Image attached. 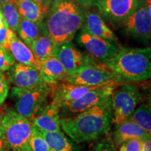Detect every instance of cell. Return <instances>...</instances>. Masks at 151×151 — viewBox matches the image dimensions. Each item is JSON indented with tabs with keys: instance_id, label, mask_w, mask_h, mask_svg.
I'll list each match as a JSON object with an SVG mask.
<instances>
[{
	"instance_id": "1",
	"label": "cell",
	"mask_w": 151,
	"mask_h": 151,
	"mask_svg": "<svg viewBox=\"0 0 151 151\" xmlns=\"http://www.w3.org/2000/svg\"><path fill=\"white\" fill-rule=\"evenodd\" d=\"M113 120L111 97L76 116L60 120L61 128L76 143L93 141L107 134Z\"/></svg>"
},
{
	"instance_id": "2",
	"label": "cell",
	"mask_w": 151,
	"mask_h": 151,
	"mask_svg": "<svg viewBox=\"0 0 151 151\" xmlns=\"http://www.w3.org/2000/svg\"><path fill=\"white\" fill-rule=\"evenodd\" d=\"M84 10L77 0H53L42 22L43 33L57 45L71 41L83 25Z\"/></svg>"
},
{
	"instance_id": "3",
	"label": "cell",
	"mask_w": 151,
	"mask_h": 151,
	"mask_svg": "<svg viewBox=\"0 0 151 151\" xmlns=\"http://www.w3.org/2000/svg\"><path fill=\"white\" fill-rule=\"evenodd\" d=\"M150 48H120L104 64L120 83H129L150 78Z\"/></svg>"
},
{
	"instance_id": "4",
	"label": "cell",
	"mask_w": 151,
	"mask_h": 151,
	"mask_svg": "<svg viewBox=\"0 0 151 151\" xmlns=\"http://www.w3.org/2000/svg\"><path fill=\"white\" fill-rule=\"evenodd\" d=\"M5 131L7 150L32 151L30 141L33 131L32 121L16 111L9 110L1 119Z\"/></svg>"
},
{
	"instance_id": "5",
	"label": "cell",
	"mask_w": 151,
	"mask_h": 151,
	"mask_svg": "<svg viewBox=\"0 0 151 151\" xmlns=\"http://www.w3.org/2000/svg\"><path fill=\"white\" fill-rule=\"evenodd\" d=\"M64 82L88 87H116L122 84L104 64L97 62L92 57L76 72L69 76Z\"/></svg>"
},
{
	"instance_id": "6",
	"label": "cell",
	"mask_w": 151,
	"mask_h": 151,
	"mask_svg": "<svg viewBox=\"0 0 151 151\" xmlns=\"http://www.w3.org/2000/svg\"><path fill=\"white\" fill-rule=\"evenodd\" d=\"M51 90V86L45 83L28 89H19L14 87L12 94L16 98V111L32 121L41 111Z\"/></svg>"
},
{
	"instance_id": "7",
	"label": "cell",
	"mask_w": 151,
	"mask_h": 151,
	"mask_svg": "<svg viewBox=\"0 0 151 151\" xmlns=\"http://www.w3.org/2000/svg\"><path fill=\"white\" fill-rule=\"evenodd\" d=\"M141 99L137 87L130 83H122L115 88L111 94L112 124H118L129 119Z\"/></svg>"
},
{
	"instance_id": "8",
	"label": "cell",
	"mask_w": 151,
	"mask_h": 151,
	"mask_svg": "<svg viewBox=\"0 0 151 151\" xmlns=\"http://www.w3.org/2000/svg\"><path fill=\"white\" fill-rule=\"evenodd\" d=\"M142 5V0H92L86 7H93L104 20L122 24Z\"/></svg>"
},
{
	"instance_id": "9",
	"label": "cell",
	"mask_w": 151,
	"mask_h": 151,
	"mask_svg": "<svg viewBox=\"0 0 151 151\" xmlns=\"http://www.w3.org/2000/svg\"><path fill=\"white\" fill-rule=\"evenodd\" d=\"M77 41L90 57L101 63H105L113 58L121 48L116 41L95 37L83 29L80 30Z\"/></svg>"
},
{
	"instance_id": "10",
	"label": "cell",
	"mask_w": 151,
	"mask_h": 151,
	"mask_svg": "<svg viewBox=\"0 0 151 151\" xmlns=\"http://www.w3.org/2000/svg\"><path fill=\"white\" fill-rule=\"evenodd\" d=\"M130 38L142 43H148L151 38V17L146 6L142 5L122 24Z\"/></svg>"
},
{
	"instance_id": "11",
	"label": "cell",
	"mask_w": 151,
	"mask_h": 151,
	"mask_svg": "<svg viewBox=\"0 0 151 151\" xmlns=\"http://www.w3.org/2000/svg\"><path fill=\"white\" fill-rule=\"evenodd\" d=\"M115 88L114 86L98 87L78 99L63 103L60 107L67 109L71 113H79L110 99Z\"/></svg>"
},
{
	"instance_id": "12",
	"label": "cell",
	"mask_w": 151,
	"mask_h": 151,
	"mask_svg": "<svg viewBox=\"0 0 151 151\" xmlns=\"http://www.w3.org/2000/svg\"><path fill=\"white\" fill-rule=\"evenodd\" d=\"M53 56L61 62L68 73V76L73 74L86 64L90 57L86 55L76 48L71 41L57 45Z\"/></svg>"
},
{
	"instance_id": "13",
	"label": "cell",
	"mask_w": 151,
	"mask_h": 151,
	"mask_svg": "<svg viewBox=\"0 0 151 151\" xmlns=\"http://www.w3.org/2000/svg\"><path fill=\"white\" fill-rule=\"evenodd\" d=\"M12 67L10 79L15 88L28 89L44 83L38 68L21 63L14 64Z\"/></svg>"
},
{
	"instance_id": "14",
	"label": "cell",
	"mask_w": 151,
	"mask_h": 151,
	"mask_svg": "<svg viewBox=\"0 0 151 151\" xmlns=\"http://www.w3.org/2000/svg\"><path fill=\"white\" fill-rule=\"evenodd\" d=\"M84 13V23L81 29L95 37L118 41V38L114 32L108 27L104 19L93 7H85Z\"/></svg>"
},
{
	"instance_id": "15",
	"label": "cell",
	"mask_w": 151,
	"mask_h": 151,
	"mask_svg": "<svg viewBox=\"0 0 151 151\" xmlns=\"http://www.w3.org/2000/svg\"><path fill=\"white\" fill-rule=\"evenodd\" d=\"M38 69L43 82L50 86H55L60 81L64 82L68 77L61 62L55 56L39 60Z\"/></svg>"
},
{
	"instance_id": "16",
	"label": "cell",
	"mask_w": 151,
	"mask_h": 151,
	"mask_svg": "<svg viewBox=\"0 0 151 151\" xmlns=\"http://www.w3.org/2000/svg\"><path fill=\"white\" fill-rule=\"evenodd\" d=\"M60 107L53 101L45 107L32 120L33 126L40 131H62L59 115Z\"/></svg>"
},
{
	"instance_id": "17",
	"label": "cell",
	"mask_w": 151,
	"mask_h": 151,
	"mask_svg": "<svg viewBox=\"0 0 151 151\" xmlns=\"http://www.w3.org/2000/svg\"><path fill=\"white\" fill-rule=\"evenodd\" d=\"M53 92V102L60 107L62 104L78 99L86 92L98 87H88L79 85L71 84L63 82L61 84L55 85Z\"/></svg>"
},
{
	"instance_id": "18",
	"label": "cell",
	"mask_w": 151,
	"mask_h": 151,
	"mask_svg": "<svg viewBox=\"0 0 151 151\" xmlns=\"http://www.w3.org/2000/svg\"><path fill=\"white\" fill-rule=\"evenodd\" d=\"M149 137H150V134L128 119L122 123L116 124L113 140L115 145L120 146V144L129 139H139L143 141Z\"/></svg>"
},
{
	"instance_id": "19",
	"label": "cell",
	"mask_w": 151,
	"mask_h": 151,
	"mask_svg": "<svg viewBox=\"0 0 151 151\" xmlns=\"http://www.w3.org/2000/svg\"><path fill=\"white\" fill-rule=\"evenodd\" d=\"M7 49L18 63L38 68L39 61L34 55L31 49L21 39H19L16 34L11 38Z\"/></svg>"
},
{
	"instance_id": "20",
	"label": "cell",
	"mask_w": 151,
	"mask_h": 151,
	"mask_svg": "<svg viewBox=\"0 0 151 151\" xmlns=\"http://www.w3.org/2000/svg\"><path fill=\"white\" fill-rule=\"evenodd\" d=\"M22 18L37 23H41L46 14L35 0H14Z\"/></svg>"
},
{
	"instance_id": "21",
	"label": "cell",
	"mask_w": 151,
	"mask_h": 151,
	"mask_svg": "<svg viewBox=\"0 0 151 151\" xmlns=\"http://www.w3.org/2000/svg\"><path fill=\"white\" fill-rule=\"evenodd\" d=\"M39 131L52 151H77L73 143L62 131Z\"/></svg>"
},
{
	"instance_id": "22",
	"label": "cell",
	"mask_w": 151,
	"mask_h": 151,
	"mask_svg": "<svg viewBox=\"0 0 151 151\" xmlns=\"http://www.w3.org/2000/svg\"><path fill=\"white\" fill-rule=\"evenodd\" d=\"M57 44L46 34L43 33L32 41L29 48L38 61L54 55Z\"/></svg>"
},
{
	"instance_id": "23",
	"label": "cell",
	"mask_w": 151,
	"mask_h": 151,
	"mask_svg": "<svg viewBox=\"0 0 151 151\" xmlns=\"http://www.w3.org/2000/svg\"><path fill=\"white\" fill-rule=\"evenodd\" d=\"M16 32L20 39L29 48L32 41L42 34V22L37 23L21 18Z\"/></svg>"
},
{
	"instance_id": "24",
	"label": "cell",
	"mask_w": 151,
	"mask_h": 151,
	"mask_svg": "<svg viewBox=\"0 0 151 151\" xmlns=\"http://www.w3.org/2000/svg\"><path fill=\"white\" fill-rule=\"evenodd\" d=\"M129 120H132L147 133L151 134V112L150 106L148 104H141L139 108H136Z\"/></svg>"
},
{
	"instance_id": "25",
	"label": "cell",
	"mask_w": 151,
	"mask_h": 151,
	"mask_svg": "<svg viewBox=\"0 0 151 151\" xmlns=\"http://www.w3.org/2000/svg\"><path fill=\"white\" fill-rule=\"evenodd\" d=\"M0 10L8 27L16 32L22 18L19 14L14 0L0 5Z\"/></svg>"
},
{
	"instance_id": "26",
	"label": "cell",
	"mask_w": 151,
	"mask_h": 151,
	"mask_svg": "<svg viewBox=\"0 0 151 151\" xmlns=\"http://www.w3.org/2000/svg\"><path fill=\"white\" fill-rule=\"evenodd\" d=\"M32 151H52L40 132L33 126L32 135L30 141Z\"/></svg>"
},
{
	"instance_id": "27",
	"label": "cell",
	"mask_w": 151,
	"mask_h": 151,
	"mask_svg": "<svg viewBox=\"0 0 151 151\" xmlns=\"http://www.w3.org/2000/svg\"><path fill=\"white\" fill-rule=\"evenodd\" d=\"M15 62L16 60L8 49L0 46V71L3 72L10 69Z\"/></svg>"
},
{
	"instance_id": "28",
	"label": "cell",
	"mask_w": 151,
	"mask_h": 151,
	"mask_svg": "<svg viewBox=\"0 0 151 151\" xmlns=\"http://www.w3.org/2000/svg\"><path fill=\"white\" fill-rule=\"evenodd\" d=\"M93 151H116V145L112 138L106 137L96 143Z\"/></svg>"
},
{
	"instance_id": "29",
	"label": "cell",
	"mask_w": 151,
	"mask_h": 151,
	"mask_svg": "<svg viewBox=\"0 0 151 151\" xmlns=\"http://www.w3.org/2000/svg\"><path fill=\"white\" fill-rule=\"evenodd\" d=\"M142 140L132 139L125 141L120 145L118 151H141Z\"/></svg>"
},
{
	"instance_id": "30",
	"label": "cell",
	"mask_w": 151,
	"mask_h": 151,
	"mask_svg": "<svg viewBox=\"0 0 151 151\" xmlns=\"http://www.w3.org/2000/svg\"><path fill=\"white\" fill-rule=\"evenodd\" d=\"M15 34L16 32L11 29L8 26L0 28V46L8 48L9 42Z\"/></svg>"
},
{
	"instance_id": "31",
	"label": "cell",
	"mask_w": 151,
	"mask_h": 151,
	"mask_svg": "<svg viewBox=\"0 0 151 151\" xmlns=\"http://www.w3.org/2000/svg\"><path fill=\"white\" fill-rule=\"evenodd\" d=\"M9 91L8 81L3 72L0 71V105L4 102Z\"/></svg>"
},
{
	"instance_id": "32",
	"label": "cell",
	"mask_w": 151,
	"mask_h": 151,
	"mask_svg": "<svg viewBox=\"0 0 151 151\" xmlns=\"http://www.w3.org/2000/svg\"><path fill=\"white\" fill-rule=\"evenodd\" d=\"M7 150L6 142L5 131L2 124L0 120V151H6Z\"/></svg>"
},
{
	"instance_id": "33",
	"label": "cell",
	"mask_w": 151,
	"mask_h": 151,
	"mask_svg": "<svg viewBox=\"0 0 151 151\" xmlns=\"http://www.w3.org/2000/svg\"><path fill=\"white\" fill-rule=\"evenodd\" d=\"M35 1L40 6L41 9L46 15L47 11H48L49 7H50L53 0H35Z\"/></svg>"
},
{
	"instance_id": "34",
	"label": "cell",
	"mask_w": 151,
	"mask_h": 151,
	"mask_svg": "<svg viewBox=\"0 0 151 151\" xmlns=\"http://www.w3.org/2000/svg\"><path fill=\"white\" fill-rule=\"evenodd\" d=\"M141 151H151L150 137L147 138V139L142 141Z\"/></svg>"
},
{
	"instance_id": "35",
	"label": "cell",
	"mask_w": 151,
	"mask_h": 151,
	"mask_svg": "<svg viewBox=\"0 0 151 151\" xmlns=\"http://www.w3.org/2000/svg\"><path fill=\"white\" fill-rule=\"evenodd\" d=\"M4 26H8V25H7V24L6 23L4 18L3 17L2 13H1V10H0V28L4 27Z\"/></svg>"
},
{
	"instance_id": "36",
	"label": "cell",
	"mask_w": 151,
	"mask_h": 151,
	"mask_svg": "<svg viewBox=\"0 0 151 151\" xmlns=\"http://www.w3.org/2000/svg\"><path fill=\"white\" fill-rule=\"evenodd\" d=\"M79 3L81 4V5L83 6V7H86L88 6V4L91 2L92 0H77Z\"/></svg>"
},
{
	"instance_id": "37",
	"label": "cell",
	"mask_w": 151,
	"mask_h": 151,
	"mask_svg": "<svg viewBox=\"0 0 151 151\" xmlns=\"http://www.w3.org/2000/svg\"><path fill=\"white\" fill-rule=\"evenodd\" d=\"M13 1V0H0V5L3 4L8 2V1Z\"/></svg>"
},
{
	"instance_id": "38",
	"label": "cell",
	"mask_w": 151,
	"mask_h": 151,
	"mask_svg": "<svg viewBox=\"0 0 151 151\" xmlns=\"http://www.w3.org/2000/svg\"><path fill=\"white\" fill-rule=\"evenodd\" d=\"M6 151H11V150H6Z\"/></svg>"
},
{
	"instance_id": "39",
	"label": "cell",
	"mask_w": 151,
	"mask_h": 151,
	"mask_svg": "<svg viewBox=\"0 0 151 151\" xmlns=\"http://www.w3.org/2000/svg\"></svg>"
}]
</instances>
